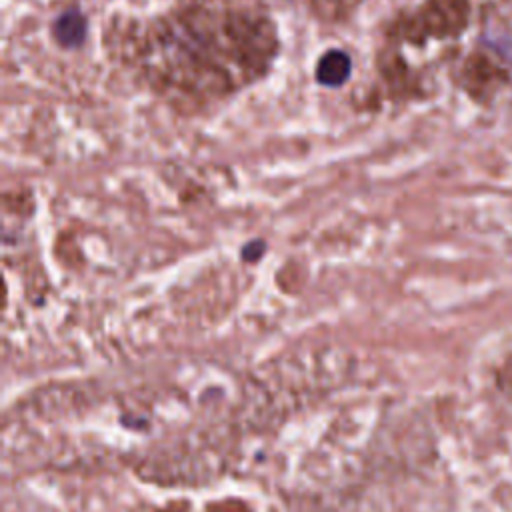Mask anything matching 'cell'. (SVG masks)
Listing matches in <instances>:
<instances>
[{"label":"cell","mask_w":512,"mask_h":512,"mask_svg":"<svg viewBox=\"0 0 512 512\" xmlns=\"http://www.w3.org/2000/svg\"><path fill=\"white\" fill-rule=\"evenodd\" d=\"M352 60L342 50H328L316 64V80L324 86H340L350 78Z\"/></svg>","instance_id":"cell-1"},{"label":"cell","mask_w":512,"mask_h":512,"mask_svg":"<svg viewBox=\"0 0 512 512\" xmlns=\"http://www.w3.org/2000/svg\"><path fill=\"white\" fill-rule=\"evenodd\" d=\"M54 34L60 44L74 48L84 40L86 34V20L78 10H68L64 12L54 26Z\"/></svg>","instance_id":"cell-2"}]
</instances>
